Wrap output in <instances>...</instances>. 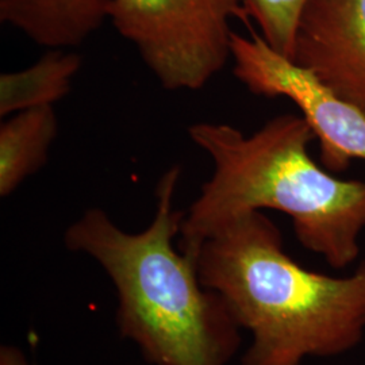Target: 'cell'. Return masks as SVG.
I'll list each match as a JSON object with an SVG mask.
<instances>
[{
    "mask_svg": "<svg viewBox=\"0 0 365 365\" xmlns=\"http://www.w3.org/2000/svg\"><path fill=\"white\" fill-rule=\"evenodd\" d=\"M180 175L175 165L160 178L156 212L143 232H125L105 210L90 209L64 241L110 277L119 333L149 364L227 365L241 346V327L221 295L202 284L196 260L173 247L185 214L173 207Z\"/></svg>",
    "mask_w": 365,
    "mask_h": 365,
    "instance_id": "3",
    "label": "cell"
},
{
    "mask_svg": "<svg viewBox=\"0 0 365 365\" xmlns=\"http://www.w3.org/2000/svg\"><path fill=\"white\" fill-rule=\"evenodd\" d=\"M0 365H31L26 353L15 345H3L0 348Z\"/></svg>",
    "mask_w": 365,
    "mask_h": 365,
    "instance_id": "11",
    "label": "cell"
},
{
    "mask_svg": "<svg viewBox=\"0 0 365 365\" xmlns=\"http://www.w3.org/2000/svg\"><path fill=\"white\" fill-rule=\"evenodd\" d=\"M192 143L214 172L184 214L180 248L196 260L202 242L223 223L252 211L291 217L300 245L342 269L357 260L365 229V180H342L309 153L315 140L302 115L282 114L244 134L226 123L199 122Z\"/></svg>",
    "mask_w": 365,
    "mask_h": 365,
    "instance_id": "1",
    "label": "cell"
},
{
    "mask_svg": "<svg viewBox=\"0 0 365 365\" xmlns=\"http://www.w3.org/2000/svg\"><path fill=\"white\" fill-rule=\"evenodd\" d=\"M113 0H0V21L48 49L81 45L108 19Z\"/></svg>",
    "mask_w": 365,
    "mask_h": 365,
    "instance_id": "7",
    "label": "cell"
},
{
    "mask_svg": "<svg viewBox=\"0 0 365 365\" xmlns=\"http://www.w3.org/2000/svg\"><path fill=\"white\" fill-rule=\"evenodd\" d=\"M245 0H113L108 21L170 91L203 88L230 58Z\"/></svg>",
    "mask_w": 365,
    "mask_h": 365,
    "instance_id": "4",
    "label": "cell"
},
{
    "mask_svg": "<svg viewBox=\"0 0 365 365\" xmlns=\"http://www.w3.org/2000/svg\"><path fill=\"white\" fill-rule=\"evenodd\" d=\"M83 64L81 56L68 49H49L26 69L1 73L0 115L53 106L71 92Z\"/></svg>",
    "mask_w": 365,
    "mask_h": 365,
    "instance_id": "9",
    "label": "cell"
},
{
    "mask_svg": "<svg viewBox=\"0 0 365 365\" xmlns=\"http://www.w3.org/2000/svg\"><path fill=\"white\" fill-rule=\"evenodd\" d=\"M294 61L365 114V0H312Z\"/></svg>",
    "mask_w": 365,
    "mask_h": 365,
    "instance_id": "6",
    "label": "cell"
},
{
    "mask_svg": "<svg viewBox=\"0 0 365 365\" xmlns=\"http://www.w3.org/2000/svg\"><path fill=\"white\" fill-rule=\"evenodd\" d=\"M230 58L233 73L259 96H283L299 108L319 141V157L329 172L365 161V114L344 101L312 71L272 49L260 34L233 33Z\"/></svg>",
    "mask_w": 365,
    "mask_h": 365,
    "instance_id": "5",
    "label": "cell"
},
{
    "mask_svg": "<svg viewBox=\"0 0 365 365\" xmlns=\"http://www.w3.org/2000/svg\"><path fill=\"white\" fill-rule=\"evenodd\" d=\"M312 0H245V10L260 29L264 41L294 60L300 18Z\"/></svg>",
    "mask_w": 365,
    "mask_h": 365,
    "instance_id": "10",
    "label": "cell"
},
{
    "mask_svg": "<svg viewBox=\"0 0 365 365\" xmlns=\"http://www.w3.org/2000/svg\"><path fill=\"white\" fill-rule=\"evenodd\" d=\"M58 125L53 106L15 113L0 126V196L14 191L48 161Z\"/></svg>",
    "mask_w": 365,
    "mask_h": 365,
    "instance_id": "8",
    "label": "cell"
},
{
    "mask_svg": "<svg viewBox=\"0 0 365 365\" xmlns=\"http://www.w3.org/2000/svg\"><path fill=\"white\" fill-rule=\"evenodd\" d=\"M197 274L252 341L242 365H302L337 357L365 336V261L336 277L306 269L262 211L241 214L202 242Z\"/></svg>",
    "mask_w": 365,
    "mask_h": 365,
    "instance_id": "2",
    "label": "cell"
}]
</instances>
